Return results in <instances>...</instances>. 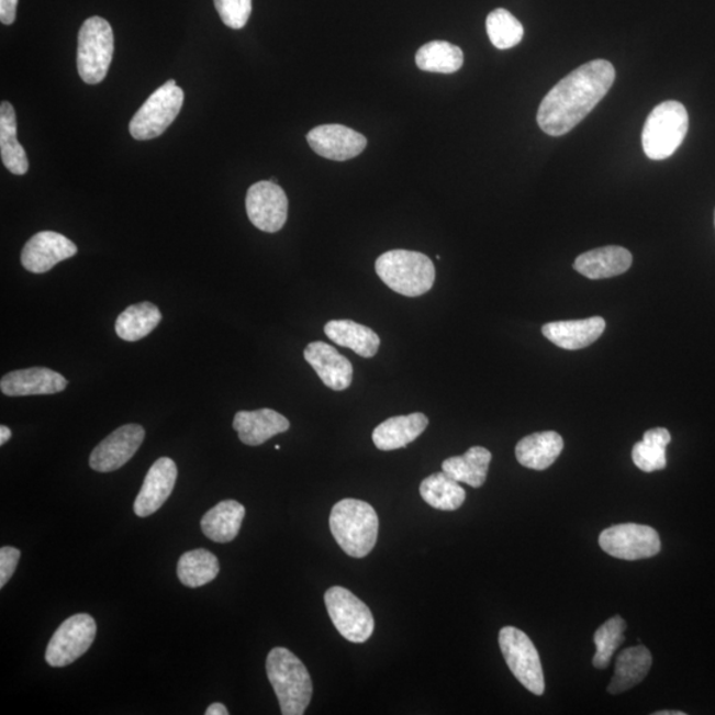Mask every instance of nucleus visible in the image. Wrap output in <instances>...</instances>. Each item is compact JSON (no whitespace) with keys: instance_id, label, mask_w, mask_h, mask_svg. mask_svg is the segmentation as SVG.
<instances>
[{"instance_id":"1a4fd4ad","label":"nucleus","mask_w":715,"mask_h":715,"mask_svg":"<svg viewBox=\"0 0 715 715\" xmlns=\"http://www.w3.org/2000/svg\"><path fill=\"white\" fill-rule=\"evenodd\" d=\"M325 604L334 626L346 640L362 644L370 639L376 622L370 608L353 592L344 588L328 589Z\"/></svg>"},{"instance_id":"0eeeda50","label":"nucleus","mask_w":715,"mask_h":715,"mask_svg":"<svg viewBox=\"0 0 715 715\" xmlns=\"http://www.w3.org/2000/svg\"><path fill=\"white\" fill-rule=\"evenodd\" d=\"M183 101V90L177 86L176 80L167 81L135 113L129 126L132 137L137 141L159 137L178 118Z\"/></svg>"},{"instance_id":"bb28decb","label":"nucleus","mask_w":715,"mask_h":715,"mask_svg":"<svg viewBox=\"0 0 715 715\" xmlns=\"http://www.w3.org/2000/svg\"><path fill=\"white\" fill-rule=\"evenodd\" d=\"M16 134L15 109L9 101H3L0 105V156L5 169L14 176H24L29 171V158Z\"/></svg>"},{"instance_id":"dca6fc26","label":"nucleus","mask_w":715,"mask_h":715,"mask_svg":"<svg viewBox=\"0 0 715 715\" xmlns=\"http://www.w3.org/2000/svg\"><path fill=\"white\" fill-rule=\"evenodd\" d=\"M178 477L177 463L169 457H160L147 472L137 499L134 513L145 518L159 511L170 498Z\"/></svg>"},{"instance_id":"c756f323","label":"nucleus","mask_w":715,"mask_h":715,"mask_svg":"<svg viewBox=\"0 0 715 715\" xmlns=\"http://www.w3.org/2000/svg\"><path fill=\"white\" fill-rule=\"evenodd\" d=\"M418 491H421L422 499L437 511H457L467 498L460 482L446 472L431 474L424 479Z\"/></svg>"},{"instance_id":"20e7f679","label":"nucleus","mask_w":715,"mask_h":715,"mask_svg":"<svg viewBox=\"0 0 715 715\" xmlns=\"http://www.w3.org/2000/svg\"><path fill=\"white\" fill-rule=\"evenodd\" d=\"M376 270L386 286L405 298H418L429 292L436 276L428 256L405 249L389 250L379 256Z\"/></svg>"},{"instance_id":"f704fd0d","label":"nucleus","mask_w":715,"mask_h":715,"mask_svg":"<svg viewBox=\"0 0 715 715\" xmlns=\"http://www.w3.org/2000/svg\"><path fill=\"white\" fill-rule=\"evenodd\" d=\"M626 628L627 623L621 616L611 617L603 626L599 627L594 636L596 653L592 660L595 668L605 669L610 666L612 657L626 639L624 637Z\"/></svg>"},{"instance_id":"cd10ccee","label":"nucleus","mask_w":715,"mask_h":715,"mask_svg":"<svg viewBox=\"0 0 715 715\" xmlns=\"http://www.w3.org/2000/svg\"><path fill=\"white\" fill-rule=\"evenodd\" d=\"M492 454L484 447H472L462 456L449 457L443 462V472L472 488L485 484Z\"/></svg>"},{"instance_id":"9d476101","label":"nucleus","mask_w":715,"mask_h":715,"mask_svg":"<svg viewBox=\"0 0 715 715\" xmlns=\"http://www.w3.org/2000/svg\"><path fill=\"white\" fill-rule=\"evenodd\" d=\"M98 626L88 614H77L67 618L57 628L45 650V661L54 668H63L75 662L92 646Z\"/></svg>"},{"instance_id":"473e14b6","label":"nucleus","mask_w":715,"mask_h":715,"mask_svg":"<svg viewBox=\"0 0 715 715\" xmlns=\"http://www.w3.org/2000/svg\"><path fill=\"white\" fill-rule=\"evenodd\" d=\"M672 437L666 428L647 431L643 440L635 444L633 460L643 472L652 473L667 467V447Z\"/></svg>"},{"instance_id":"72a5a7b5","label":"nucleus","mask_w":715,"mask_h":715,"mask_svg":"<svg viewBox=\"0 0 715 715\" xmlns=\"http://www.w3.org/2000/svg\"><path fill=\"white\" fill-rule=\"evenodd\" d=\"M487 32L494 47L499 49L513 48L524 37L521 22L505 9H498L489 14Z\"/></svg>"},{"instance_id":"39448f33","label":"nucleus","mask_w":715,"mask_h":715,"mask_svg":"<svg viewBox=\"0 0 715 715\" xmlns=\"http://www.w3.org/2000/svg\"><path fill=\"white\" fill-rule=\"evenodd\" d=\"M689 115L679 101H663L648 115L643 129V149L647 157L662 160L672 157L684 142Z\"/></svg>"},{"instance_id":"f8f14e48","label":"nucleus","mask_w":715,"mask_h":715,"mask_svg":"<svg viewBox=\"0 0 715 715\" xmlns=\"http://www.w3.org/2000/svg\"><path fill=\"white\" fill-rule=\"evenodd\" d=\"M246 208L250 223L260 231L275 234L287 223L288 198L272 180H261L249 187Z\"/></svg>"},{"instance_id":"393cba45","label":"nucleus","mask_w":715,"mask_h":715,"mask_svg":"<svg viewBox=\"0 0 715 715\" xmlns=\"http://www.w3.org/2000/svg\"><path fill=\"white\" fill-rule=\"evenodd\" d=\"M332 343L347 347L362 358H372L379 350L380 338L372 328L350 320L328 321L324 327Z\"/></svg>"},{"instance_id":"7c9ffc66","label":"nucleus","mask_w":715,"mask_h":715,"mask_svg":"<svg viewBox=\"0 0 715 715\" xmlns=\"http://www.w3.org/2000/svg\"><path fill=\"white\" fill-rule=\"evenodd\" d=\"M219 571L221 566L217 558L205 549L185 552L177 569L180 583L190 589L211 583L219 576Z\"/></svg>"},{"instance_id":"c9c22d12","label":"nucleus","mask_w":715,"mask_h":715,"mask_svg":"<svg viewBox=\"0 0 715 715\" xmlns=\"http://www.w3.org/2000/svg\"><path fill=\"white\" fill-rule=\"evenodd\" d=\"M222 22L230 29L242 30L253 14V0H214Z\"/></svg>"},{"instance_id":"a211bd4d","label":"nucleus","mask_w":715,"mask_h":715,"mask_svg":"<svg viewBox=\"0 0 715 715\" xmlns=\"http://www.w3.org/2000/svg\"><path fill=\"white\" fill-rule=\"evenodd\" d=\"M305 360L311 365L322 383L334 391H344L353 382V365L349 359L325 343H312L304 351Z\"/></svg>"},{"instance_id":"f03ea898","label":"nucleus","mask_w":715,"mask_h":715,"mask_svg":"<svg viewBox=\"0 0 715 715\" xmlns=\"http://www.w3.org/2000/svg\"><path fill=\"white\" fill-rule=\"evenodd\" d=\"M331 530L340 549L353 558H365L376 547L379 520L365 501L345 499L332 509Z\"/></svg>"},{"instance_id":"a878e982","label":"nucleus","mask_w":715,"mask_h":715,"mask_svg":"<svg viewBox=\"0 0 715 715\" xmlns=\"http://www.w3.org/2000/svg\"><path fill=\"white\" fill-rule=\"evenodd\" d=\"M650 667H652V655L648 648L639 646L624 649L617 657L615 674L608 685V693L621 694L639 685L647 678Z\"/></svg>"},{"instance_id":"c85d7f7f","label":"nucleus","mask_w":715,"mask_h":715,"mask_svg":"<svg viewBox=\"0 0 715 715\" xmlns=\"http://www.w3.org/2000/svg\"><path fill=\"white\" fill-rule=\"evenodd\" d=\"M163 321V314L152 302H139L131 305L115 321V333L127 343H135L149 336Z\"/></svg>"},{"instance_id":"2f4dec72","label":"nucleus","mask_w":715,"mask_h":715,"mask_svg":"<svg viewBox=\"0 0 715 715\" xmlns=\"http://www.w3.org/2000/svg\"><path fill=\"white\" fill-rule=\"evenodd\" d=\"M416 66L424 72L455 74L462 67L463 54L457 45L448 42H431L418 48Z\"/></svg>"},{"instance_id":"a19ab883","label":"nucleus","mask_w":715,"mask_h":715,"mask_svg":"<svg viewBox=\"0 0 715 715\" xmlns=\"http://www.w3.org/2000/svg\"><path fill=\"white\" fill-rule=\"evenodd\" d=\"M655 715H685V713L679 711H674V712L663 711V712H657L655 713Z\"/></svg>"},{"instance_id":"f3484780","label":"nucleus","mask_w":715,"mask_h":715,"mask_svg":"<svg viewBox=\"0 0 715 715\" xmlns=\"http://www.w3.org/2000/svg\"><path fill=\"white\" fill-rule=\"evenodd\" d=\"M68 380L45 367L11 371L0 380V390L8 396L53 395L67 389Z\"/></svg>"},{"instance_id":"f257e3e1","label":"nucleus","mask_w":715,"mask_h":715,"mask_svg":"<svg viewBox=\"0 0 715 715\" xmlns=\"http://www.w3.org/2000/svg\"><path fill=\"white\" fill-rule=\"evenodd\" d=\"M616 72L607 60L584 64L554 87L538 109L540 129L551 137H560L574 129L594 111L614 86Z\"/></svg>"},{"instance_id":"4c0bfd02","label":"nucleus","mask_w":715,"mask_h":715,"mask_svg":"<svg viewBox=\"0 0 715 715\" xmlns=\"http://www.w3.org/2000/svg\"><path fill=\"white\" fill-rule=\"evenodd\" d=\"M18 0H0V21L10 25L15 22Z\"/></svg>"},{"instance_id":"423d86ee","label":"nucleus","mask_w":715,"mask_h":715,"mask_svg":"<svg viewBox=\"0 0 715 715\" xmlns=\"http://www.w3.org/2000/svg\"><path fill=\"white\" fill-rule=\"evenodd\" d=\"M114 53L112 25L105 19H87L79 32L77 70L83 81L94 86L105 79Z\"/></svg>"},{"instance_id":"4be33fe9","label":"nucleus","mask_w":715,"mask_h":715,"mask_svg":"<svg viewBox=\"0 0 715 715\" xmlns=\"http://www.w3.org/2000/svg\"><path fill=\"white\" fill-rule=\"evenodd\" d=\"M428 423V417L421 412L390 417L373 429L372 442L380 450L404 448L424 433Z\"/></svg>"},{"instance_id":"e433bc0d","label":"nucleus","mask_w":715,"mask_h":715,"mask_svg":"<svg viewBox=\"0 0 715 715\" xmlns=\"http://www.w3.org/2000/svg\"><path fill=\"white\" fill-rule=\"evenodd\" d=\"M21 551L15 547L4 546L0 549V588H4L14 576Z\"/></svg>"},{"instance_id":"5701e85b","label":"nucleus","mask_w":715,"mask_h":715,"mask_svg":"<svg viewBox=\"0 0 715 715\" xmlns=\"http://www.w3.org/2000/svg\"><path fill=\"white\" fill-rule=\"evenodd\" d=\"M563 450V439L554 431L524 437L515 447V457L522 467L545 470L552 466Z\"/></svg>"},{"instance_id":"412c9836","label":"nucleus","mask_w":715,"mask_h":715,"mask_svg":"<svg viewBox=\"0 0 715 715\" xmlns=\"http://www.w3.org/2000/svg\"><path fill=\"white\" fill-rule=\"evenodd\" d=\"M633 266V255L623 247H603L589 250L574 262L577 272L591 280L610 279L626 273Z\"/></svg>"},{"instance_id":"9b49d317","label":"nucleus","mask_w":715,"mask_h":715,"mask_svg":"<svg viewBox=\"0 0 715 715\" xmlns=\"http://www.w3.org/2000/svg\"><path fill=\"white\" fill-rule=\"evenodd\" d=\"M599 545L608 556L624 560H639L657 556L661 550L659 533L653 527L621 524L603 530Z\"/></svg>"},{"instance_id":"2eb2a0df","label":"nucleus","mask_w":715,"mask_h":715,"mask_svg":"<svg viewBox=\"0 0 715 715\" xmlns=\"http://www.w3.org/2000/svg\"><path fill=\"white\" fill-rule=\"evenodd\" d=\"M306 141L319 156L338 163L358 157L367 146L365 135L338 124L314 127L308 133Z\"/></svg>"},{"instance_id":"ddd939ff","label":"nucleus","mask_w":715,"mask_h":715,"mask_svg":"<svg viewBox=\"0 0 715 715\" xmlns=\"http://www.w3.org/2000/svg\"><path fill=\"white\" fill-rule=\"evenodd\" d=\"M144 440L145 429L139 424L122 425L93 449L89 466L96 472H114L133 459Z\"/></svg>"},{"instance_id":"ea45409f","label":"nucleus","mask_w":715,"mask_h":715,"mask_svg":"<svg viewBox=\"0 0 715 715\" xmlns=\"http://www.w3.org/2000/svg\"><path fill=\"white\" fill-rule=\"evenodd\" d=\"M11 439V429L9 427H5V425H2L0 427V446H4L5 443H8Z\"/></svg>"},{"instance_id":"58836bf2","label":"nucleus","mask_w":715,"mask_h":715,"mask_svg":"<svg viewBox=\"0 0 715 715\" xmlns=\"http://www.w3.org/2000/svg\"><path fill=\"white\" fill-rule=\"evenodd\" d=\"M227 707H225L223 704H212L209 706L208 711H205V715H228Z\"/></svg>"},{"instance_id":"b1692460","label":"nucleus","mask_w":715,"mask_h":715,"mask_svg":"<svg viewBox=\"0 0 715 715\" xmlns=\"http://www.w3.org/2000/svg\"><path fill=\"white\" fill-rule=\"evenodd\" d=\"M246 517V507L235 500H225L203 515L202 532L205 537L217 544L232 543Z\"/></svg>"},{"instance_id":"aec40b11","label":"nucleus","mask_w":715,"mask_h":715,"mask_svg":"<svg viewBox=\"0 0 715 715\" xmlns=\"http://www.w3.org/2000/svg\"><path fill=\"white\" fill-rule=\"evenodd\" d=\"M605 331L602 317L550 322L543 327L544 336L565 350H581L594 344Z\"/></svg>"},{"instance_id":"4468645a","label":"nucleus","mask_w":715,"mask_h":715,"mask_svg":"<svg viewBox=\"0 0 715 715\" xmlns=\"http://www.w3.org/2000/svg\"><path fill=\"white\" fill-rule=\"evenodd\" d=\"M76 254V244L68 237L54 231H43L32 236L25 244L21 260L29 272L41 275Z\"/></svg>"},{"instance_id":"6e6552de","label":"nucleus","mask_w":715,"mask_h":715,"mask_svg":"<svg viewBox=\"0 0 715 715\" xmlns=\"http://www.w3.org/2000/svg\"><path fill=\"white\" fill-rule=\"evenodd\" d=\"M499 643L502 655L517 679L527 691L536 695L545 692V675L538 650L530 637L515 627L500 630Z\"/></svg>"},{"instance_id":"6ab92c4d","label":"nucleus","mask_w":715,"mask_h":715,"mask_svg":"<svg viewBox=\"0 0 715 715\" xmlns=\"http://www.w3.org/2000/svg\"><path fill=\"white\" fill-rule=\"evenodd\" d=\"M291 427L286 416L273 410L238 411L234 418V429L238 439L246 446L257 447L287 433Z\"/></svg>"},{"instance_id":"7ed1b4c3","label":"nucleus","mask_w":715,"mask_h":715,"mask_svg":"<svg viewBox=\"0 0 715 715\" xmlns=\"http://www.w3.org/2000/svg\"><path fill=\"white\" fill-rule=\"evenodd\" d=\"M267 674L283 715H302L311 704L313 682L306 667L287 648H275L267 657Z\"/></svg>"}]
</instances>
